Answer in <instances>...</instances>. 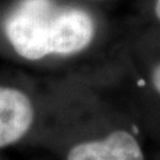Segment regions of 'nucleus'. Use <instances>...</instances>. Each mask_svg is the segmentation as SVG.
<instances>
[{
  "mask_svg": "<svg viewBox=\"0 0 160 160\" xmlns=\"http://www.w3.org/2000/svg\"><path fill=\"white\" fill-rule=\"evenodd\" d=\"M153 11H154L155 18L160 23V0H154L153 1Z\"/></svg>",
  "mask_w": 160,
  "mask_h": 160,
  "instance_id": "nucleus-6",
  "label": "nucleus"
},
{
  "mask_svg": "<svg viewBox=\"0 0 160 160\" xmlns=\"http://www.w3.org/2000/svg\"><path fill=\"white\" fill-rule=\"evenodd\" d=\"M95 25L90 14L81 8H57L51 22L49 53L68 56L84 50L92 43Z\"/></svg>",
  "mask_w": 160,
  "mask_h": 160,
  "instance_id": "nucleus-2",
  "label": "nucleus"
},
{
  "mask_svg": "<svg viewBox=\"0 0 160 160\" xmlns=\"http://www.w3.org/2000/svg\"><path fill=\"white\" fill-rule=\"evenodd\" d=\"M67 160H145L137 139L126 131H114L102 140L75 145Z\"/></svg>",
  "mask_w": 160,
  "mask_h": 160,
  "instance_id": "nucleus-4",
  "label": "nucleus"
},
{
  "mask_svg": "<svg viewBox=\"0 0 160 160\" xmlns=\"http://www.w3.org/2000/svg\"><path fill=\"white\" fill-rule=\"evenodd\" d=\"M151 82L157 92L160 94V63L155 64L151 71Z\"/></svg>",
  "mask_w": 160,
  "mask_h": 160,
  "instance_id": "nucleus-5",
  "label": "nucleus"
},
{
  "mask_svg": "<svg viewBox=\"0 0 160 160\" xmlns=\"http://www.w3.org/2000/svg\"><path fill=\"white\" fill-rule=\"evenodd\" d=\"M33 106L25 92L0 87V148L17 142L33 122Z\"/></svg>",
  "mask_w": 160,
  "mask_h": 160,
  "instance_id": "nucleus-3",
  "label": "nucleus"
},
{
  "mask_svg": "<svg viewBox=\"0 0 160 160\" xmlns=\"http://www.w3.org/2000/svg\"><path fill=\"white\" fill-rule=\"evenodd\" d=\"M58 7L52 0H23L5 22V33L20 57L37 61L49 56V37Z\"/></svg>",
  "mask_w": 160,
  "mask_h": 160,
  "instance_id": "nucleus-1",
  "label": "nucleus"
}]
</instances>
